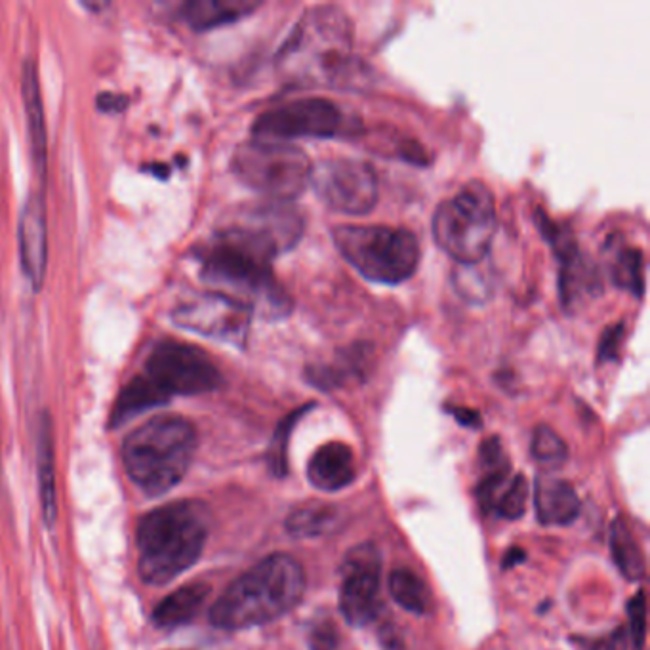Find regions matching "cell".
I'll return each mask as SVG.
<instances>
[{
	"label": "cell",
	"instance_id": "obj_1",
	"mask_svg": "<svg viewBox=\"0 0 650 650\" xmlns=\"http://www.w3.org/2000/svg\"><path fill=\"white\" fill-rule=\"evenodd\" d=\"M279 254L281 250L269 237L237 223L220 231L202 249V279L252 311L281 319L292 311V300L273 273V260Z\"/></svg>",
	"mask_w": 650,
	"mask_h": 650
},
{
	"label": "cell",
	"instance_id": "obj_2",
	"mask_svg": "<svg viewBox=\"0 0 650 650\" xmlns=\"http://www.w3.org/2000/svg\"><path fill=\"white\" fill-rule=\"evenodd\" d=\"M284 81L300 87H351L361 77L353 54V26L338 7L308 10L277 54Z\"/></svg>",
	"mask_w": 650,
	"mask_h": 650
},
{
	"label": "cell",
	"instance_id": "obj_3",
	"mask_svg": "<svg viewBox=\"0 0 650 650\" xmlns=\"http://www.w3.org/2000/svg\"><path fill=\"white\" fill-rule=\"evenodd\" d=\"M223 376L212 357L194 343L164 338L149 351L141 372L121 389L114 401L117 414L132 420L178 396H202L216 391Z\"/></svg>",
	"mask_w": 650,
	"mask_h": 650
},
{
	"label": "cell",
	"instance_id": "obj_4",
	"mask_svg": "<svg viewBox=\"0 0 650 650\" xmlns=\"http://www.w3.org/2000/svg\"><path fill=\"white\" fill-rule=\"evenodd\" d=\"M306 572L284 553L260 561L237 578L210 610V622L220 630H249L276 622L302 603Z\"/></svg>",
	"mask_w": 650,
	"mask_h": 650
},
{
	"label": "cell",
	"instance_id": "obj_5",
	"mask_svg": "<svg viewBox=\"0 0 650 650\" xmlns=\"http://www.w3.org/2000/svg\"><path fill=\"white\" fill-rule=\"evenodd\" d=\"M210 511L199 500L167 503L141 517L138 570L141 580L164 586L191 569L207 546Z\"/></svg>",
	"mask_w": 650,
	"mask_h": 650
},
{
	"label": "cell",
	"instance_id": "obj_6",
	"mask_svg": "<svg viewBox=\"0 0 650 650\" xmlns=\"http://www.w3.org/2000/svg\"><path fill=\"white\" fill-rule=\"evenodd\" d=\"M199 437L181 416H154L136 428L122 444L128 476L149 497L174 489L193 462Z\"/></svg>",
	"mask_w": 650,
	"mask_h": 650
},
{
	"label": "cell",
	"instance_id": "obj_7",
	"mask_svg": "<svg viewBox=\"0 0 650 650\" xmlns=\"http://www.w3.org/2000/svg\"><path fill=\"white\" fill-rule=\"evenodd\" d=\"M497 228V201L483 181L466 183L433 214L437 247L460 266L487 260Z\"/></svg>",
	"mask_w": 650,
	"mask_h": 650
},
{
	"label": "cell",
	"instance_id": "obj_8",
	"mask_svg": "<svg viewBox=\"0 0 650 650\" xmlns=\"http://www.w3.org/2000/svg\"><path fill=\"white\" fill-rule=\"evenodd\" d=\"M336 249L364 279L380 284H401L414 276L420 244L409 229L388 226H338L332 231Z\"/></svg>",
	"mask_w": 650,
	"mask_h": 650
},
{
	"label": "cell",
	"instance_id": "obj_9",
	"mask_svg": "<svg viewBox=\"0 0 650 650\" xmlns=\"http://www.w3.org/2000/svg\"><path fill=\"white\" fill-rule=\"evenodd\" d=\"M311 161L302 149L284 141L252 140L237 148L231 168L249 188L271 201H294L308 189Z\"/></svg>",
	"mask_w": 650,
	"mask_h": 650
},
{
	"label": "cell",
	"instance_id": "obj_10",
	"mask_svg": "<svg viewBox=\"0 0 650 650\" xmlns=\"http://www.w3.org/2000/svg\"><path fill=\"white\" fill-rule=\"evenodd\" d=\"M170 317L180 329L244 348L254 311L233 296L204 290L183 296L176 302Z\"/></svg>",
	"mask_w": 650,
	"mask_h": 650
},
{
	"label": "cell",
	"instance_id": "obj_11",
	"mask_svg": "<svg viewBox=\"0 0 650 650\" xmlns=\"http://www.w3.org/2000/svg\"><path fill=\"white\" fill-rule=\"evenodd\" d=\"M348 119L334 101L327 98H298L263 111L254 124L256 140L287 141L294 138H334L346 134Z\"/></svg>",
	"mask_w": 650,
	"mask_h": 650
},
{
	"label": "cell",
	"instance_id": "obj_12",
	"mask_svg": "<svg viewBox=\"0 0 650 650\" xmlns=\"http://www.w3.org/2000/svg\"><path fill=\"white\" fill-rule=\"evenodd\" d=\"M309 186L330 210L342 214H367L378 201L374 170L356 159H322L311 167Z\"/></svg>",
	"mask_w": 650,
	"mask_h": 650
},
{
	"label": "cell",
	"instance_id": "obj_13",
	"mask_svg": "<svg viewBox=\"0 0 650 650\" xmlns=\"http://www.w3.org/2000/svg\"><path fill=\"white\" fill-rule=\"evenodd\" d=\"M382 557L374 543H361L342 563L340 612L351 626H367L380 612Z\"/></svg>",
	"mask_w": 650,
	"mask_h": 650
},
{
	"label": "cell",
	"instance_id": "obj_14",
	"mask_svg": "<svg viewBox=\"0 0 650 650\" xmlns=\"http://www.w3.org/2000/svg\"><path fill=\"white\" fill-rule=\"evenodd\" d=\"M537 226L543 239L550 242L551 249L556 250L557 260L561 266L559 292H561V302L564 308H572L586 296L597 294L601 289L597 269L583 258L577 241L572 239L569 231L553 222L542 210L537 212Z\"/></svg>",
	"mask_w": 650,
	"mask_h": 650
},
{
	"label": "cell",
	"instance_id": "obj_15",
	"mask_svg": "<svg viewBox=\"0 0 650 650\" xmlns=\"http://www.w3.org/2000/svg\"><path fill=\"white\" fill-rule=\"evenodd\" d=\"M18 249L21 273L29 287L39 292L47 279L48 218L47 201L41 191L29 194L18 220Z\"/></svg>",
	"mask_w": 650,
	"mask_h": 650
},
{
	"label": "cell",
	"instance_id": "obj_16",
	"mask_svg": "<svg viewBox=\"0 0 650 650\" xmlns=\"http://www.w3.org/2000/svg\"><path fill=\"white\" fill-rule=\"evenodd\" d=\"M21 98L28 119L29 146H31V159L39 174L47 172L48 161V132L47 113L42 101L41 74L37 68V61L28 58L21 69Z\"/></svg>",
	"mask_w": 650,
	"mask_h": 650
},
{
	"label": "cell",
	"instance_id": "obj_17",
	"mask_svg": "<svg viewBox=\"0 0 650 650\" xmlns=\"http://www.w3.org/2000/svg\"><path fill=\"white\" fill-rule=\"evenodd\" d=\"M309 483L322 492L342 490L356 479V458L348 444L327 443L317 450L308 466Z\"/></svg>",
	"mask_w": 650,
	"mask_h": 650
},
{
	"label": "cell",
	"instance_id": "obj_18",
	"mask_svg": "<svg viewBox=\"0 0 650 650\" xmlns=\"http://www.w3.org/2000/svg\"><path fill=\"white\" fill-rule=\"evenodd\" d=\"M534 508L546 527H567L580 516L582 502L572 484L561 479H540L534 492Z\"/></svg>",
	"mask_w": 650,
	"mask_h": 650
},
{
	"label": "cell",
	"instance_id": "obj_19",
	"mask_svg": "<svg viewBox=\"0 0 650 650\" xmlns=\"http://www.w3.org/2000/svg\"><path fill=\"white\" fill-rule=\"evenodd\" d=\"M260 7V0H189L181 7V18L194 31H210L242 20Z\"/></svg>",
	"mask_w": 650,
	"mask_h": 650
},
{
	"label": "cell",
	"instance_id": "obj_20",
	"mask_svg": "<svg viewBox=\"0 0 650 650\" xmlns=\"http://www.w3.org/2000/svg\"><path fill=\"white\" fill-rule=\"evenodd\" d=\"M369 369L370 349H364V343H357L353 348L342 351L338 359L329 364L309 367L308 380L317 388L330 391L343 388L349 382H361Z\"/></svg>",
	"mask_w": 650,
	"mask_h": 650
},
{
	"label": "cell",
	"instance_id": "obj_21",
	"mask_svg": "<svg viewBox=\"0 0 650 650\" xmlns=\"http://www.w3.org/2000/svg\"><path fill=\"white\" fill-rule=\"evenodd\" d=\"M208 596H210L208 583L191 582L183 586L164 597L161 604L154 609V626L161 630H176L180 626H186L199 614V610L207 603Z\"/></svg>",
	"mask_w": 650,
	"mask_h": 650
},
{
	"label": "cell",
	"instance_id": "obj_22",
	"mask_svg": "<svg viewBox=\"0 0 650 650\" xmlns=\"http://www.w3.org/2000/svg\"><path fill=\"white\" fill-rule=\"evenodd\" d=\"M37 463H39V489H41L42 513L48 527H52L58 516L56 502V460L54 431L50 414L42 412L37 429Z\"/></svg>",
	"mask_w": 650,
	"mask_h": 650
},
{
	"label": "cell",
	"instance_id": "obj_23",
	"mask_svg": "<svg viewBox=\"0 0 650 650\" xmlns=\"http://www.w3.org/2000/svg\"><path fill=\"white\" fill-rule=\"evenodd\" d=\"M610 551L614 557V563L628 580H641L647 570L644 556L639 543H637L630 524L626 523L623 517H617L610 530Z\"/></svg>",
	"mask_w": 650,
	"mask_h": 650
},
{
	"label": "cell",
	"instance_id": "obj_24",
	"mask_svg": "<svg viewBox=\"0 0 650 650\" xmlns=\"http://www.w3.org/2000/svg\"><path fill=\"white\" fill-rule=\"evenodd\" d=\"M338 523V510L330 503L309 502L300 506L287 519V529L296 538H317L329 534Z\"/></svg>",
	"mask_w": 650,
	"mask_h": 650
},
{
	"label": "cell",
	"instance_id": "obj_25",
	"mask_svg": "<svg viewBox=\"0 0 650 650\" xmlns=\"http://www.w3.org/2000/svg\"><path fill=\"white\" fill-rule=\"evenodd\" d=\"M389 593L402 609L418 617H426L433 610V599L428 586L416 577L412 570L399 569L389 577Z\"/></svg>",
	"mask_w": 650,
	"mask_h": 650
},
{
	"label": "cell",
	"instance_id": "obj_26",
	"mask_svg": "<svg viewBox=\"0 0 650 650\" xmlns=\"http://www.w3.org/2000/svg\"><path fill=\"white\" fill-rule=\"evenodd\" d=\"M610 279L618 289L628 290L633 296L644 292V258L643 252L633 247H617L610 260Z\"/></svg>",
	"mask_w": 650,
	"mask_h": 650
},
{
	"label": "cell",
	"instance_id": "obj_27",
	"mask_svg": "<svg viewBox=\"0 0 650 650\" xmlns=\"http://www.w3.org/2000/svg\"><path fill=\"white\" fill-rule=\"evenodd\" d=\"M532 457L540 466H546L550 470L561 468L564 460L569 457V449L564 444L563 439L557 436L556 431L550 426H538L532 433Z\"/></svg>",
	"mask_w": 650,
	"mask_h": 650
},
{
	"label": "cell",
	"instance_id": "obj_28",
	"mask_svg": "<svg viewBox=\"0 0 650 650\" xmlns=\"http://www.w3.org/2000/svg\"><path fill=\"white\" fill-rule=\"evenodd\" d=\"M311 409V404L306 409L294 410L289 418L282 420L281 426L277 429L276 437H273V443L269 447L268 463L269 470L276 477H287L289 473V441L290 433L294 429L298 418H302L308 410Z\"/></svg>",
	"mask_w": 650,
	"mask_h": 650
},
{
	"label": "cell",
	"instance_id": "obj_29",
	"mask_svg": "<svg viewBox=\"0 0 650 650\" xmlns=\"http://www.w3.org/2000/svg\"><path fill=\"white\" fill-rule=\"evenodd\" d=\"M483 262L470 263V266L458 263L457 271H454V287L470 302H484L492 292L490 277L484 276Z\"/></svg>",
	"mask_w": 650,
	"mask_h": 650
},
{
	"label": "cell",
	"instance_id": "obj_30",
	"mask_svg": "<svg viewBox=\"0 0 650 650\" xmlns=\"http://www.w3.org/2000/svg\"><path fill=\"white\" fill-rule=\"evenodd\" d=\"M628 614H630L631 641L637 650H643L644 637H647V599L643 591L631 597Z\"/></svg>",
	"mask_w": 650,
	"mask_h": 650
},
{
	"label": "cell",
	"instance_id": "obj_31",
	"mask_svg": "<svg viewBox=\"0 0 650 650\" xmlns=\"http://www.w3.org/2000/svg\"><path fill=\"white\" fill-rule=\"evenodd\" d=\"M479 460H481L483 476L498 473V471H510V462H508V457L503 452L502 441L498 437H490L481 444Z\"/></svg>",
	"mask_w": 650,
	"mask_h": 650
},
{
	"label": "cell",
	"instance_id": "obj_32",
	"mask_svg": "<svg viewBox=\"0 0 650 650\" xmlns=\"http://www.w3.org/2000/svg\"><path fill=\"white\" fill-rule=\"evenodd\" d=\"M308 639L311 650H336L340 636H338L334 622L321 620V622L313 623Z\"/></svg>",
	"mask_w": 650,
	"mask_h": 650
},
{
	"label": "cell",
	"instance_id": "obj_33",
	"mask_svg": "<svg viewBox=\"0 0 650 650\" xmlns=\"http://www.w3.org/2000/svg\"><path fill=\"white\" fill-rule=\"evenodd\" d=\"M623 334H626L623 322H617V324H612V327L604 330L603 336H601V342H599V361H618Z\"/></svg>",
	"mask_w": 650,
	"mask_h": 650
},
{
	"label": "cell",
	"instance_id": "obj_34",
	"mask_svg": "<svg viewBox=\"0 0 650 650\" xmlns=\"http://www.w3.org/2000/svg\"><path fill=\"white\" fill-rule=\"evenodd\" d=\"M98 109L101 111H108V113H114V111H122L127 109V96L117 94V92H103V94L96 98Z\"/></svg>",
	"mask_w": 650,
	"mask_h": 650
},
{
	"label": "cell",
	"instance_id": "obj_35",
	"mask_svg": "<svg viewBox=\"0 0 650 650\" xmlns=\"http://www.w3.org/2000/svg\"><path fill=\"white\" fill-rule=\"evenodd\" d=\"M449 412L457 418L458 423H462L466 428L477 429L481 426V416L477 410L466 409V407H450Z\"/></svg>",
	"mask_w": 650,
	"mask_h": 650
},
{
	"label": "cell",
	"instance_id": "obj_36",
	"mask_svg": "<svg viewBox=\"0 0 650 650\" xmlns=\"http://www.w3.org/2000/svg\"><path fill=\"white\" fill-rule=\"evenodd\" d=\"M628 636H626V630L620 628V630L614 631V633H610L607 639H603L597 650H628Z\"/></svg>",
	"mask_w": 650,
	"mask_h": 650
},
{
	"label": "cell",
	"instance_id": "obj_37",
	"mask_svg": "<svg viewBox=\"0 0 650 650\" xmlns=\"http://www.w3.org/2000/svg\"><path fill=\"white\" fill-rule=\"evenodd\" d=\"M523 561H527V553L521 548H511L506 553V557H503L502 567L503 569H511V567H517V564L523 563Z\"/></svg>",
	"mask_w": 650,
	"mask_h": 650
}]
</instances>
